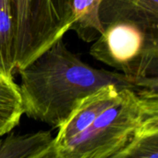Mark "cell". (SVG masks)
<instances>
[{
	"label": "cell",
	"instance_id": "cell-1",
	"mask_svg": "<svg viewBox=\"0 0 158 158\" xmlns=\"http://www.w3.org/2000/svg\"><path fill=\"white\" fill-rule=\"evenodd\" d=\"M18 73L23 113L56 129L67 119L79 101L105 86L135 90L158 88L157 76L132 77L90 66L68 48L63 38Z\"/></svg>",
	"mask_w": 158,
	"mask_h": 158
},
{
	"label": "cell",
	"instance_id": "cell-2",
	"mask_svg": "<svg viewBox=\"0 0 158 158\" xmlns=\"http://www.w3.org/2000/svg\"><path fill=\"white\" fill-rule=\"evenodd\" d=\"M158 88H128L123 100L99 115L75 138L55 147L61 158H108L158 122ZM54 144V143H53Z\"/></svg>",
	"mask_w": 158,
	"mask_h": 158
},
{
	"label": "cell",
	"instance_id": "cell-3",
	"mask_svg": "<svg viewBox=\"0 0 158 158\" xmlns=\"http://www.w3.org/2000/svg\"><path fill=\"white\" fill-rule=\"evenodd\" d=\"M72 3L73 0H13L16 72L69 31Z\"/></svg>",
	"mask_w": 158,
	"mask_h": 158
},
{
	"label": "cell",
	"instance_id": "cell-4",
	"mask_svg": "<svg viewBox=\"0 0 158 158\" xmlns=\"http://www.w3.org/2000/svg\"><path fill=\"white\" fill-rule=\"evenodd\" d=\"M90 54L129 76H157L158 33L131 23H113L94 40Z\"/></svg>",
	"mask_w": 158,
	"mask_h": 158
},
{
	"label": "cell",
	"instance_id": "cell-5",
	"mask_svg": "<svg viewBox=\"0 0 158 158\" xmlns=\"http://www.w3.org/2000/svg\"><path fill=\"white\" fill-rule=\"evenodd\" d=\"M127 89L107 85L79 101L67 119L57 128V134L53 138L54 146H61L81 133L104 111L120 102Z\"/></svg>",
	"mask_w": 158,
	"mask_h": 158
},
{
	"label": "cell",
	"instance_id": "cell-6",
	"mask_svg": "<svg viewBox=\"0 0 158 158\" xmlns=\"http://www.w3.org/2000/svg\"><path fill=\"white\" fill-rule=\"evenodd\" d=\"M99 18L104 28L126 22L158 33V0H102Z\"/></svg>",
	"mask_w": 158,
	"mask_h": 158
},
{
	"label": "cell",
	"instance_id": "cell-7",
	"mask_svg": "<svg viewBox=\"0 0 158 158\" xmlns=\"http://www.w3.org/2000/svg\"><path fill=\"white\" fill-rule=\"evenodd\" d=\"M101 1L73 0L69 31H75L78 36L85 42L96 40L105 30L99 18Z\"/></svg>",
	"mask_w": 158,
	"mask_h": 158
},
{
	"label": "cell",
	"instance_id": "cell-8",
	"mask_svg": "<svg viewBox=\"0 0 158 158\" xmlns=\"http://www.w3.org/2000/svg\"><path fill=\"white\" fill-rule=\"evenodd\" d=\"M23 115L19 85L13 77L0 74V138L10 133Z\"/></svg>",
	"mask_w": 158,
	"mask_h": 158
},
{
	"label": "cell",
	"instance_id": "cell-9",
	"mask_svg": "<svg viewBox=\"0 0 158 158\" xmlns=\"http://www.w3.org/2000/svg\"><path fill=\"white\" fill-rule=\"evenodd\" d=\"M15 23L13 0H0V74L13 77Z\"/></svg>",
	"mask_w": 158,
	"mask_h": 158
},
{
	"label": "cell",
	"instance_id": "cell-10",
	"mask_svg": "<svg viewBox=\"0 0 158 158\" xmlns=\"http://www.w3.org/2000/svg\"><path fill=\"white\" fill-rule=\"evenodd\" d=\"M53 140L48 131H37L26 134L10 133L2 141L0 158H27L44 149Z\"/></svg>",
	"mask_w": 158,
	"mask_h": 158
},
{
	"label": "cell",
	"instance_id": "cell-11",
	"mask_svg": "<svg viewBox=\"0 0 158 158\" xmlns=\"http://www.w3.org/2000/svg\"><path fill=\"white\" fill-rule=\"evenodd\" d=\"M108 158H158V122L146 127L128 145Z\"/></svg>",
	"mask_w": 158,
	"mask_h": 158
},
{
	"label": "cell",
	"instance_id": "cell-12",
	"mask_svg": "<svg viewBox=\"0 0 158 158\" xmlns=\"http://www.w3.org/2000/svg\"><path fill=\"white\" fill-rule=\"evenodd\" d=\"M27 158H61V157L58 156V154H57V152H56V148H55V146H54V144H53V140H52V142H51L47 146H45L44 149H42V150H40V151H38V152H36V153H34V154L31 155L30 156H28Z\"/></svg>",
	"mask_w": 158,
	"mask_h": 158
},
{
	"label": "cell",
	"instance_id": "cell-13",
	"mask_svg": "<svg viewBox=\"0 0 158 158\" xmlns=\"http://www.w3.org/2000/svg\"><path fill=\"white\" fill-rule=\"evenodd\" d=\"M2 141H3V140H2V139L0 138V146H1V143H2Z\"/></svg>",
	"mask_w": 158,
	"mask_h": 158
}]
</instances>
